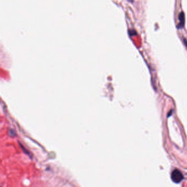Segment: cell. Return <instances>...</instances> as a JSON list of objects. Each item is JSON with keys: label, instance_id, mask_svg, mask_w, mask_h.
Masks as SVG:
<instances>
[{"label": "cell", "instance_id": "6da1fadb", "mask_svg": "<svg viewBox=\"0 0 187 187\" xmlns=\"http://www.w3.org/2000/svg\"><path fill=\"white\" fill-rule=\"evenodd\" d=\"M171 179L173 182L179 183L183 179V175L181 171L176 169L172 172Z\"/></svg>", "mask_w": 187, "mask_h": 187}, {"label": "cell", "instance_id": "7a4b0ae2", "mask_svg": "<svg viewBox=\"0 0 187 187\" xmlns=\"http://www.w3.org/2000/svg\"><path fill=\"white\" fill-rule=\"evenodd\" d=\"M178 18H179V20L180 22L177 25V27L178 29H181L182 27H183L184 25V23H185V16H184V13L183 12H181L179 13V14L178 16Z\"/></svg>", "mask_w": 187, "mask_h": 187}, {"label": "cell", "instance_id": "3957f363", "mask_svg": "<svg viewBox=\"0 0 187 187\" xmlns=\"http://www.w3.org/2000/svg\"><path fill=\"white\" fill-rule=\"evenodd\" d=\"M186 45H187V42H186Z\"/></svg>", "mask_w": 187, "mask_h": 187}]
</instances>
